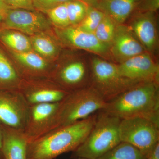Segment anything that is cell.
<instances>
[{
  "instance_id": "1",
  "label": "cell",
  "mask_w": 159,
  "mask_h": 159,
  "mask_svg": "<svg viewBox=\"0 0 159 159\" xmlns=\"http://www.w3.org/2000/svg\"><path fill=\"white\" fill-rule=\"evenodd\" d=\"M96 117L97 114L94 113L28 142V159H54L62 154L74 152L88 135Z\"/></svg>"
},
{
  "instance_id": "5",
  "label": "cell",
  "mask_w": 159,
  "mask_h": 159,
  "mask_svg": "<svg viewBox=\"0 0 159 159\" xmlns=\"http://www.w3.org/2000/svg\"><path fill=\"white\" fill-rule=\"evenodd\" d=\"M139 83L122 77L118 66L99 58L92 60L90 86L105 100H112Z\"/></svg>"
},
{
  "instance_id": "20",
  "label": "cell",
  "mask_w": 159,
  "mask_h": 159,
  "mask_svg": "<svg viewBox=\"0 0 159 159\" xmlns=\"http://www.w3.org/2000/svg\"><path fill=\"white\" fill-rule=\"evenodd\" d=\"M97 159H146V157L133 145L121 142Z\"/></svg>"
},
{
  "instance_id": "14",
  "label": "cell",
  "mask_w": 159,
  "mask_h": 159,
  "mask_svg": "<svg viewBox=\"0 0 159 159\" xmlns=\"http://www.w3.org/2000/svg\"><path fill=\"white\" fill-rule=\"evenodd\" d=\"M57 77L63 89L68 92L88 87V73L86 66L80 61H74L60 70Z\"/></svg>"
},
{
  "instance_id": "12",
  "label": "cell",
  "mask_w": 159,
  "mask_h": 159,
  "mask_svg": "<svg viewBox=\"0 0 159 159\" xmlns=\"http://www.w3.org/2000/svg\"><path fill=\"white\" fill-rule=\"evenodd\" d=\"M111 51L115 57L124 61L142 54L143 45L125 27H117L112 41Z\"/></svg>"
},
{
  "instance_id": "2",
  "label": "cell",
  "mask_w": 159,
  "mask_h": 159,
  "mask_svg": "<svg viewBox=\"0 0 159 159\" xmlns=\"http://www.w3.org/2000/svg\"><path fill=\"white\" fill-rule=\"evenodd\" d=\"M102 111L121 119L142 118L159 125L158 83H139L106 102Z\"/></svg>"
},
{
  "instance_id": "16",
  "label": "cell",
  "mask_w": 159,
  "mask_h": 159,
  "mask_svg": "<svg viewBox=\"0 0 159 159\" xmlns=\"http://www.w3.org/2000/svg\"><path fill=\"white\" fill-rule=\"evenodd\" d=\"M153 12L140 15L134 21L132 29L140 43L148 50H152L157 43V33Z\"/></svg>"
},
{
  "instance_id": "23",
  "label": "cell",
  "mask_w": 159,
  "mask_h": 159,
  "mask_svg": "<svg viewBox=\"0 0 159 159\" xmlns=\"http://www.w3.org/2000/svg\"><path fill=\"white\" fill-rule=\"evenodd\" d=\"M105 15L99 9L89 6L84 18L77 27L83 31L94 33Z\"/></svg>"
},
{
  "instance_id": "3",
  "label": "cell",
  "mask_w": 159,
  "mask_h": 159,
  "mask_svg": "<svg viewBox=\"0 0 159 159\" xmlns=\"http://www.w3.org/2000/svg\"><path fill=\"white\" fill-rule=\"evenodd\" d=\"M106 103L103 98L90 86L70 92L59 102L45 134L85 119L102 110Z\"/></svg>"
},
{
  "instance_id": "13",
  "label": "cell",
  "mask_w": 159,
  "mask_h": 159,
  "mask_svg": "<svg viewBox=\"0 0 159 159\" xmlns=\"http://www.w3.org/2000/svg\"><path fill=\"white\" fill-rule=\"evenodd\" d=\"M3 139L2 154L4 159H28V141L24 132L2 123Z\"/></svg>"
},
{
  "instance_id": "11",
  "label": "cell",
  "mask_w": 159,
  "mask_h": 159,
  "mask_svg": "<svg viewBox=\"0 0 159 159\" xmlns=\"http://www.w3.org/2000/svg\"><path fill=\"white\" fill-rule=\"evenodd\" d=\"M57 31L63 40L77 48L99 54H104L108 51V45L101 42L94 33L83 31L77 26H69Z\"/></svg>"
},
{
  "instance_id": "33",
  "label": "cell",
  "mask_w": 159,
  "mask_h": 159,
  "mask_svg": "<svg viewBox=\"0 0 159 159\" xmlns=\"http://www.w3.org/2000/svg\"><path fill=\"white\" fill-rule=\"evenodd\" d=\"M3 134L2 129V123L0 122V152L2 150V144Z\"/></svg>"
},
{
  "instance_id": "19",
  "label": "cell",
  "mask_w": 159,
  "mask_h": 159,
  "mask_svg": "<svg viewBox=\"0 0 159 159\" xmlns=\"http://www.w3.org/2000/svg\"><path fill=\"white\" fill-rule=\"evenodd\" d=\"M18 61L29 70L34 73H42L48 68V64L43 57L32 51L24 52L12 51Z\"/></svg>"
},
{
  "instance_id": "32",
  "label": "cell",
  "mask_w": 159,
  "mask_h": 159,
  "mask_svg": "<svg viewBox=\"0 0 159 159\" xmlns=\"http://www.w3.org/2000/svg\"><path fill=\"white\" fill-rule=\"evenodd\" d=\"M89 6L96 8L99 4L100 0H81Z\"/></svg>"
},
{
  "instance_id": "7",
  "label": "cell",
  "mask_w": 159,
  "mask_h": 159,
  "mask_svg": "<svg viewBox=\"0 0 159 159\" xmlns=\"http://www.w3.org/2000/svg\"><path fill=\"white\" fill-rule=\"evenodd\" d=\"M29 107L18 90L0 89V122L3 125L23 131Z\"/></svg>"
},
{
  "instance_id": "22",
  "label": "cell",
  "mask_w": 159,
  "mask_h": 159,
  "mask_svg": "<svg viewBox=\"0 0 159 159\" xmlns=\"http://www.w3.org/2000/svg\"><path fill=\"white\" fill-rule=\"evenodd\" d=\"M32 49L42 57H54L57 54V48L55 43L43 33L31 36Z\"/></svg>"
},
{
  "instance_id": "28",
  "label": "cell",
  "mask_w": 159,
  "mask_h": 159,
  "mask_svg": "<svg viewBox=\"0 0 159 159\" xmlns=\"http://www.w3.org/2000/svg\"><path fill=\"white\" fill-rule=\"evenodd\" d=\"M11 9H23L34 11L32 0H3Z\"/></svg>"
},
{
  "instance_id": "30",
  "label": "cell",
  "mask_w": 159,
  "mask_h": 159,
  "mask_svg": "<svg viewBox=\"0 0 159 159\" xmlns=\"http://www.w3.org/2000/svg\"><path fill=\"white\" fill-rule=\"evenodd\" d=\"M146 159H159V142L157 143L148 153Z\"/></svg>"
},
{
  "instance_id": "17",
  "label": "cell",
  "mask_w": 159,
  "mask_h": 159,
  "mask_svg": "<svg viewBox=\"0 0 159 159\" xmlns=\"http://www.w3.org/2000/svg\"><path fill=\"white\" fill-rule=\"evenodd\" d=\"M139 0H100L96 8L111 18L115 23L122 24L136 7Z\"/></svg>"
},
{
  "instance_id": "18",
  "label": "cell",
  "mask_w": 159,
  "mask_h": 159,
  "mask_svg": "<svg viewBox=\"0 0 159 159\" xmlns=\"http://www.w3.org/2000/svg\"><path fill=\"white\" fill-rule=\"evenodd\" d=\"M0 39L12 51L24 52L32 51L30 39L20 31L13 30L1 31Z\"/></svg>"
},
{
  "instance_id": "21",
  "label": "cell",
  "mask_w": 159,
  "mask_h": 159,
  "mask_svg": "<svg viewBox=\"0 0 159 159\" xmlns=\"http://www.w3.org/2000/svg\"><path fill=\"white\" fill-rule=\"evenodd\" d=\"M19 80L17 71L0 50V86H16Z\"/></svg>"
},
{
  "instance_id": "36",
  "label": "cell",
  "mask_w": 159,
  "mask_h": 159,
  "mask_svg": "<svg viewBox=\"0 0 159 159\" xmlns=\"http://www.w3.org/2000/svg\"><path fill=\"white\" fill-rule=\"evenodd\" d=\"M76 159H85L82 158H76Z\"/></svg>"
},
{
  "instance_id": "6",
  "label": "cell",
  "mask_w": 159,
  "mask_h": 159,
  "mask_svg": "<svg viewBox=\"0 0 159 159\" xmlns=\"http://www.w3.org/2000/svg\"><path fill=\"white\" fill-rule=\"evenodd\" d=\"M119 134L121 142L133 145L146 157L159 142V125L144 118L121 119Z\"/></svg>"
},
{
  "instance_id": "8",
  "label": "cell",
  "mask_w": 159,
  "mask_h": 159,
  "mask_svg": "<svg viewBox=\"0 0 159 159\" xmlns=\"http://www.w3.org/2000/svg\"><path fill=\"white\" fill-rule=\"evenodd\" d=\"M51 24L40 11L10 9L4 16L2 28L33 36L48 31L51 28Z\"/></svg>"
},
{
  "instance_id": "34",
  "label": "cell",
  "mask_w": 159,
  "mask_h": 159,
  "mask_svg": "<svg viewBox=\"0 0 159 159\" xmlns=\"http://www.w3.org/2000/svg\"><path fill=\"white\" fill-rule=\"evenodd\" d=\"M3 19H4V16L0 14V32L1 31V29H2V22Z\"/></svg>"
},
{
  "instance_id": "26",
  "label": "cell",
  "mask_w": 159,
  "mask_h": 159,
  "mask_svg": "<svg viewBox=\"0 0 159 159\" xmlns=\"http://www.w3.org/2000/svg\"><path fill=\"white\" fill-rule=\"evenodd\" d=\"M48 19L59 29H63L70 26L66 3L61 4L46 12Z\"/></svg>"
},
{
  "instance_id": "35",
  "label": "cell",
  "mask_w": 159,
  "mask_h": 159,
  "mask_svg": "<svg viewBox=\"0 0 159 159\" xmlns=\"http://www.w3.org/2000/svg\"><path fill=\"white\" fill-rule=\"evenodd\" d=\"M0 159H4L2 155V154L1 152H0Z\"/></svg>"
},
{
  "instance_id": "10",
  "label": "cell",
  "mask_w": 159,
  "mask_h": 159,
  "mask_svg": "<svg viewBox=\"0 0 159 159\" xmlns=\"http://www.w3.org/2000/svg\"><path fill=\"white\" fill-rule=\"evenodd\" d=\"M58 105L59 102L30 106L27 122L23 130L28 142L45 134Z\"/></svg>"
},
{
  "instance_id": "24",
  "label": "cell",
  "mask_w": 159,
  "mask_h": 159,
  "mask_svg": "<svg viewBox=\"0 0 159 159\" xmlns=\"http://www.w3.org/2000/svg\"><path fill=\"white\" fill-rule=\"evenodd\" d=\"M66 5L70 25L78 26L84 18L89 6L81 0H70Z\"/></svg>"
},
{
  "instance_id": "29",
  "label": "cell",
  "mask_w": 159,
  "mask_h": 159,
  "mask_svg": "<svg viewBox=\"0 0 159 159\" xmlns=\"http://www.w3.org/2000/svg\"><path fill=\"white\" fill-rule=\"evenodd\" d=\"M159 0H145L142 5V9L147 11L153 12L159 8Z\"/></svg>"
},
{
  "instance_id": "4",
  "label": "cell",
  "mask_w": 159,
  "mask_h": 159,
  "mask_svg": "<svg viewBox=\"0 0 159 159\" xmlns=\"http://www.w3.org/2000/svg\"><path fill=\"white\" fill-rule=\"evenodd\" d=\"M121 119L101 110L84 141L73 152L74 157L97 159L121 142L119 125Z\"/></svg>"
},
{
  "instance_id": "27",
  "label": "cell",
  "mask_w": 159,
  "mask_h": 159,
  "mask_svg": "<svg viewBox=\"0 0 159 159\" xmlns=\"http://www.w3.org/2000/svg\"><path fill=\"white\" fill-rule=\"evenodd\" d=\"M69 1L70 0H32L34 9L44 13L61 4L67 2Z\"/></svg>"
},
{
  "instance_id": "15",
  "label": "cell",
  "mask_w": 159,
  "mask_h": 159,
  "mask_svg": "<svg viewBox=\"0 0 159 159\" xmlns=\"http://www.w3.org/2000/svg\"><path fill=\"white\" fill-rule=\"evenodd\" d=\"M19 91L30 106L59 102L70 93L62 88L56 86L31 87Z\"/></svg>"
},
{
  "instance_id": "25",
  "label": "cell",
  "mask_w": 159,
  "mask_h": 159,
  "mask_svg": "<svg viewBox=\"0 0 159 159\" xmlns=\"http://www.w3.org/2000/svg\"><path fill=\"white\" fill-rule=\"evenodd\" d=\"M116 28L115 22L105 15L94 33L101 42L108 45L113 39Z\"/></svg>"
},
{
  "instance_id": "9",
  "label": "cell",
  "mask_w": 159,
  "mask_h": 159,
  "mask_svg": "<svg viewBox=\"0 0 159 159\" xmlns=\"http://www.w3.org/2000/svg\"><path fill=\"white\" fill-rule=\"evenodd\" d=\"M118 66L122 77L139 82L159 83V68L149 54L143 53Z\"/></svg>"
},
{
  "instance_id": "31",
  "label": "cell",
  "mask_w": 159,
  "mask_h": 159,
  "mask_svg": "<svg viewBox=\"0 0 159 159\" xmlns=\"http://www.w3.org/2000/svg\"><path fill=\"white\" fill-rule=\"evenodd\" d=\"M10 9H11L6 5L3 0H0V14L3 16L4 17L6 12Z\"/></svg>"
}]
</instances>
